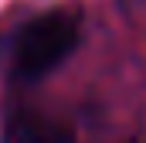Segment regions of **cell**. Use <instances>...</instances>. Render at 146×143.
<instances>
[{"label": "cell", "instance_id": "cell-1", "mask_svg": "<svg viewBox=\"0 0 146 143\" xmlns=\"http://www.w3.org/2000/svg\"><path fill=\"white\" fill-rule=\"evenodd\" d=\"M78 37H82V10L78 7H51V10L31 17L14 37V55H10L14 78L41 82L75 51Z\"/></svg>", "mask_w": 146, "mask_h": 143}, {"label": "cell", "instance_id": "cell-2", "mask_svg": "<svg viewBox=\"0 0 146 143\" xmlns=\"http://www.w3.org/2000/svg\"><path fill=\"white\" fill-rule=\"evenodd\" d=\"M3 143H75L72 130L34 109H17L7 123H3Z\"/></svg>", "mask_w": 146, "mask_h": 143}]
</instances>
